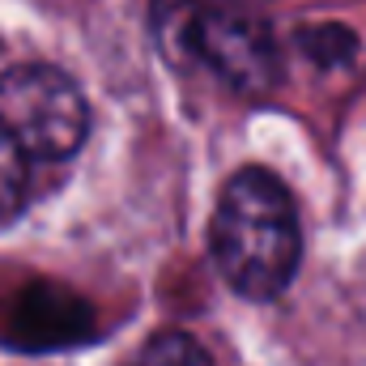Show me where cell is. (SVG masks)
I'll list each match as a JSON object with an SVG mask.
<instances>
[{
    "mask_svg": "<svg viewBox=\"0 0 366 366\" xmlns=\"http://www.w3.org/2000/svg\"><path fill=\"white\" fill-rule=\"evenodd\" d=\"M209 252L226 285L243 298H277L302 260V230L290 187L264 167H243L222 187L209 222Z\"/></svg>",
    "mask_w": 366,
    "mask_h": 366,
    "instance_id": "cell-1",
    "label": "cell"
},
{
    "mask_svg": "<svg viewBox=\"0 0 366 366\" xmlns=\"http://www.w3.org/2000/svg\"><path fill=\"white\" fill-rule=\"evenodd\" d=\"M30 154L17 145V137L0 124V222L17 217L30 200Z\"/></svg>",
    "mask_w": 366,
    "mask_h": 366,
    "instance_id": "cell-4",
    "label": "cell"
},
{
    "mask_svg": "<svg viewBox=\"0 0 366 366\" xmlns=\"http://www.w3.org/2000/svg\"><path fill=\"white\" fill-rule=\"evenodd\" d=\"M137 366H213V358L204 354V345L187 332H162L145 345V354L137 358Z\"/></svg>",
    "mask_w": 366,
    "mask_h": 366,
    "instance_id": "cell-5",
    "label": "cell"
},
{
    "mask_svg": "<svg viewBox=\"0 0 366 366\" xmlns=\"http://www.w3.org/2000/svg\"><path fill=\"white\" fill-rule=\"evenodd\" d=\"M158 30L171 51H192L239 90H260L277 77L273 34L252 13L213 0H158Z\"/></svg>",
    "mask_w": 366,
    "mask_h": 366,
    "instance_id": "cell-2",
    "label": "cell"
},
{
    "mask_svg": "<svg viewBox=\"0 0 366 366\" xmlns=\"http://www.w3.org/2000/svg\"><path fill=\"white\" fill-rule=\"evenodd\" d=\"M0 124L34 162H64L90 137V107L69 73L51 64H13L0 73Z\"/></svg>",
    "mask_w": 366,
    "mask_h": 366,
    "instance_id": "cell-3",
    "label": "cell"
}]
</instances>
